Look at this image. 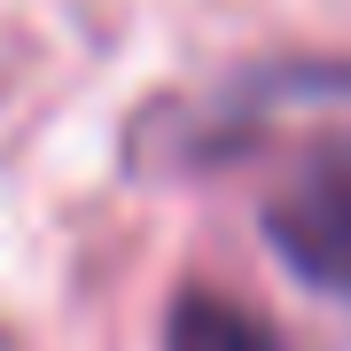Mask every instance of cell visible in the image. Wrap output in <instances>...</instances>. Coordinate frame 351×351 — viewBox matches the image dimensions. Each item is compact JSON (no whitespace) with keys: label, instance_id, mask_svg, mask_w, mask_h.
I'll return each instance as SVG.
<instances>
[{"label":"cell","instance_id":"1","mask_svg":"<svg viewBox=\"0 0 351 351\" xmlns=\"http://www.w3.org/2000/svg\"><path fill=\"white\" fill-rule=\"evenodd\" d=\"M265 242L320 297H351V133L304 149V164L265 195Z\"/></svg>","mask_w":351,"mask_h":351},{"label":"cell","instance_id":"2","mask_svg":"<svg viewBox=\"0 0 351 351\" xmlns=\"http://www.w3.org/2000/svg\"><path fill=\"white\" fill-rule=\"evenodd\" d=\"M164 351H289L281 328L219 289H180L164 304Z\"/></svg>","mask_w":351,"mask_h":351}]
</instances>
